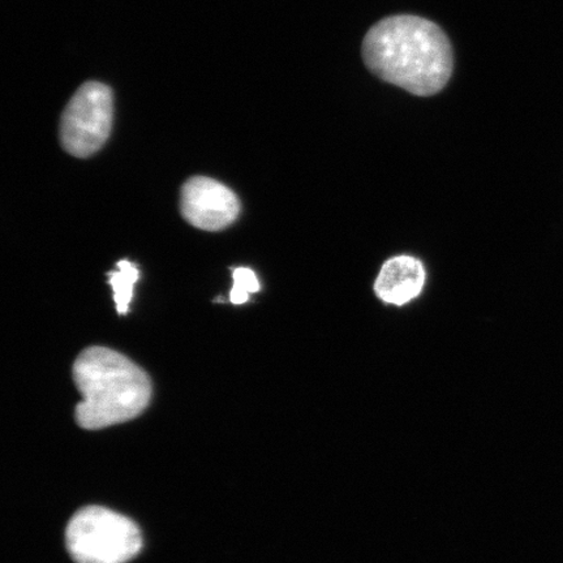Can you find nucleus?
Listing matches in <instances>:
<instances>
[{
  "mask_svg": "<svg viewBox=\"0 0 563 563\" xmlns=\"http://www.w3.org/2000/svg\"><path fill=\"white\" fill-rule=\"evenodd\" d=\"M65 539L75 563H126L143 548L139 527L122 514L101 506L76 511Z\"/></svg>",
  "mask_w": 563,
  "mask_h": 563,
  "instance_id": "3",
  "label": "nucleus"
},
{
  "mask_svg": "<svg viewBox=\"0 0 563 563\" xmlns=\"http://www.w3.org/2000/svg\"><path fill=\"white\" fill-rule=\"evenodd\" d=\"M232 278H234V287H232L230 294L232 305H244V302L250 300L251 294L260 291V282L256 274L249 269V267H238L232 273Z\"/></svg>",
  "mask_w": 563,
  "mask_h": 563,
  "instance_id": "8",
  "label": "nucleus"
},
{
  "mask_svg": "<svg viewBox=\"0 0 563 563\" xmlns=\"http://www.w3.org/2000/svg\"><path fill=\"white\" fill-rule=\"evenodd\" d=\"M74 379L82 397L76 422L88 431L135 419L151 402L150 376L114 350H84L74 364Z\"/></svg>",
  "mask_w": 563,
  "mask_h": 563,
  "instance_id": "2",
  "label": "nucleus"
},
{
  "mask_svg": "<svg viewBox=\"0 0 563 563\" xmlns=\"http://www.w3.org/2000/svg\"><path fill=\"white\" fill-rule=\"evenodd\" d=\"M363 58L379 79L420 97L438 95L454 68L445 32L412 15L390 16L373 25L363 42Z\"/></svg>",
  "mask_w": 563,
  "mask_h": 563,
  "instance_id": "1",
  "label": "nucleus"
},
{
  "mask_svg": "<svg viewBox=\"0 0 563 563\" xmlns=\"http://www.w3.org/2000/svg\"><path fill=\"white\" fill-rule=\"evenodd\" d=\"M118 271L109 273V284L114 291V300L119 314L129 313L133 298V286L140 278V271L130 260H121L118 263Z\"/></svg>",
  "mask_w": 563,
  "mask_h": 563,
  "instance_id": "7",
  "label": "nucleus"
},
{
  "mask_svg": "<svg viewBox=\"0 0 563 563\" xmlns=\"http://www.w3.org/2000/svg\"><path fill=\"white\" fill-rule=\"evenodd\" d=\"M180 210L192 227L220 231L236 221L241 214V202L222 183L207 176H194L181 188Z\"/></svg>",
  "mask_w": 563,
  "mask_h": 563,
  "instance_id": "5",
  "label": "nucleus"
},
{
  "mask_svg": "<svg viewBox=\"0 0 563 563\" xmlns=\"http://www.w3.org/2000/svg\"><path fill=\"white\" fill-rule=\"evenodd\" d=\"M426 284V271L419 260L399 256L383 266L376 280L379 299L389 305L404 306L417 298Z\"/></svg>",
  "mask_w": 563,
  "mask_h": 563,
  "instance_id": "6",
  "label": "nucleus"
},
{
  "mask_svg": "<svg viewBox=\"0 0 563 563\" xmlns=\"http://www.w3.org/2000/svg\"><path fill=\"white\" fill-rule=\"evenodd\" d=\"M114 100L112 91L102 82L89 81L76 91L63 112L60 141L63 147L75 157L93 156L108 141Z\"/></svg>",
  "mask_w": 563,
  "mask_h": 563,
  "instance_id": "4",
  "label": "nucleus"
}]
</instances>
